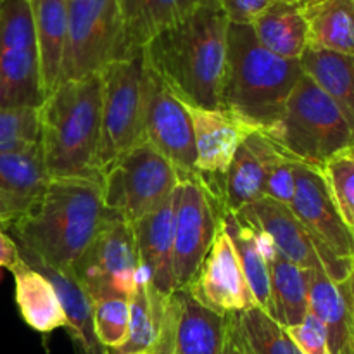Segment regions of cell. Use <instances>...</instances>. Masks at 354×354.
<instances>
[{"label": "cell", "mask_w": 354, "mask_h": 354, "mask_svg": "<svg viewBox=\"0 0 354 354\" xmlns=\"http://www.w3.org/2000/svg\"><path fill=\"white\" fill-rule=\"evenodd\" d=\"M107 214L100 180L50 178L9 228L24 263L73 270Z\"/></svg>", "instance_id": "obj_1"}, {"label": "cell", "mask_w": 354, "mask_h": 354, "mask_svg": "<svg viewBox=\"0 0 354 354\" xmlns=\"http://www.w3.org/2000/svg\"><path fill=\"white\" fill-rule=\"evenodd\" d=\"M227 31L228 19L221 7L203 3L149 41L145 64L185 102L221 109Z\"/></svg>", "instance_id": "obj_2"}, {"label": "cell", "mask_w": 354, "mask_h": 354, "mask_svg": "<svg viewBox=\"0 0 354 354\" xmlns=\"http://www.w3.org/2000/svg\"><path fill=\"white\" fill-rule=\"evenodd\" d=\"M303 76L301 62L263 47L251 24L228 23L221 109L252 130L272 131Z\"/></svg>", "instance_id": "obj_3"}, {"label": "cell", "mask_w": 354, "mask_h": 354, "mask_svg": "<svg viewBox=\"0 0 354 354\" xmlns=\"http://www.w3.org/2000/svg\"><path fill=\"white\" fill-rule=\"evenodd\" d=\"M40 149L50 178H97L102 114L100 73L66 80L40 106Z\"/></svg>", "instance_id": "obj_4"}, {"label": "cell", "mask_w": 354, "mask_h": 354, "mask_svg": "<svg viewBox=\"0 0 354 354\" xmlns=\"http://www.w3.org/2000/svg\"><path fill=\"white\" fill-rule=\"evenodd\" d=\"M268 135L294 161L317 169L354 144V131L344 114L304 73L287 99L279 124Z\"/></svg>", "instance_id": "obj_5"}, {"label": "cell", "mask_w": 354, "mask_h": 354, "mask_svg": "<svg viewBox=\"0 0 354 354\" xmlns=\"http://www.w3.org/2000/svg\"><path fill=\"white\" fill-rule=\"evenodd\" d=\"M178 183V171L171 162L145 142L120 156L100 175L107 213L130 225L171 199Z\"/></svg>", "instance_id": "obj_6"}, {"label": "cell", "mask_w": 354, "mask_h": 354, "mask_svg": "<svg viewBox=\"0 0 354 354\" xmlns=\"http://www.w3.org/2000/svg\"><path fill=\"white\" fill-rule=\"evenodd\" d=\"M102 114L95 171L99 176L120 156L142 142L145 106L144 52L118 59L100 71Z\"/></svg>", "instance_id": "obj_7"}, {"label": "cell", "mask_w": 354, "mask_h": 354, "mask_svg": "<svg viewBox=\"0 0 354 354\" xmlns=\"http://www.w3.org/2000/svg\"><path fill=\"white\" fill-rule=\"evenodd\" d=\"M289 209L313 239L328 279H348L354 270V230L342 220L320 169L296 162V192Z\"/></svg>", "instance_id": "obj_8"}, {"label": "cell", "mask_w": 354, "mask_h": 354, "mask_svg": "<svg viewBox=\"0 0 354 354\" xmlns=\"http://www.w3.org/2000/svg\"><path fill=\"white\" fill-rule=\"evenodd\" d=\"M73 272L92 301L102 297L130 299L140 272L133 225L107 214Z\"/></svg>", "instance_id": "obj_9"}, {"label": "cell", "mask_w": 354, "mask_h": 354, "mask_svg": "<svg viewBox=\"0 0 354 354\" xmlns=\"http://www.w3.org/2000/svg\"><path fill=\"white\" fill-rule=\"evenodd\" d=\"M121 59L118 0H68V40L61 82L100 73Z\"/></svg>", "instance_id": "obj_10"}, {"label": "cell", "mask_w": 354, "mask_h": 354, "mask_svg": "<svg viewBox=\"0 0 354 354\" xmlns=\"http://www.w3.org/2000/svg\"><path fill=\"white\" fill-rule=\"evenodd\" d=\"M220 227V207L199 178L182 180L173 197L175 290L194 280Z\"/></svg>", "instance_id": "obj_11"}, {"label": "cell", "mask_w": 354, "mask_h": 354, "mask_svg": "<svg viewBox=\"0 0 354 354\" xmlns=\"http://www.w3.org/2000/svg\"><path fill=\"white\" fill-rule=\"evenodd\" d=\"M142 142L171 162L180 182L199 178L194 128L185 104L147 64Z\"/></svg>", "instance_id": "obj_12"}, {"label": "cell", "mask_w": 354, "mask_h": 354, "mask_svg": "<svg viewBox=\"0 0 354 354\" xmlns=\"http://www.w3.org/2000/svg\"><path fill=\"white\" fill-rule=\"evenodd\" d=\"M185 290L197 303L220 315L242 313L258 306L234 244L221 223L199 272Z\"/></svg>", "instance_id": "obj_13"}, {"label": "cell", "mask_w": 354, "mask_h": 354, "mask_svg": "<svg viewBox=\"0 0 354 354\" xmlns=\"http://www.w3.org/2000/svg\"><path fill=\"white\" fill-rule=\"evenodd\" d=\"M277 151L279 144L265 131L254 130L242 140L225 175L211 185L203 183L220 211L239 213L244 206L261 199L266 168Z\"/></svg>", "instance_id": "obj_14"}, {"label": "cell", "mask_w": 354, "mask_h": 354, "mask_svg": "<svg viewBox=\"0 0 354 354\" xmlns=\"http://www.w3.org/2000/svg\"><path fill=\"white\" fill-rule=\"evenodd\" d=\"M182 102L192 121L197 176L204 185H211L225 175L239 145L254 130L225 109H204L183 99Z\"/></svg>", "instance_id": "obj_15"}, {"label": "cell", "mask_w": 354, "mask_h": 354, "mask_svg": "<svg viewBox=\"0 0 354 354\" xmlns=\"http://www.w3.org/2000/svg\"><path fill=\"white\" fill-rule=\"evenodd\" d=\"M235 214L256 232L265 234L273 245L297 266L311 272L324 270L313 239L289 206L261 197Z\"/></svg>", "instance_id": "obj_16"}, {"label": "cell", "mask_w": 354, "mask_h": 354, "mask_svg": "<svg viewBox=\"0 0 354 354\" xmlns=\"http://www.w3.org/2000/svg\"><path fill=\"white\" fill-rule=\"evenodd\" d=\"M308 311L324 324L330 354H354V270L334 282L324 270L310 273Z\"/></svg>", "instance_id": "obj_17"}, {"label": "cell", "mask_w": 354, "mask_h": 354, "mask_svg": "<svg viewBox=\"0 0 354 354\" xmlns=\"http://www.w3.org/2000/svg\"><path fill=\"white\" fill-rule=\"evenodd\" d=\"M121 59L142 54L149 41L203 6V0H118Z\"/></svg>", "instance_id": "obj_18"}, {"label": "cell", "mask_w": 354, "mask_h": 354, "mask_svg": "<svg viewBox=\"0 0 354 354\" xmlns=\"http://www.w3.org/2000/svg\"><path fill=\"white\" fill-rule=\"evenodd\" d=\"M254 230V228H252ZM256 232V230H254ZM268 263L270 275V317L282 327L289 328L301 324L308 315L310 297V273L290 261L273 245L261 232H256Z\"/></svg>", "instance_id": "obj_19"}, {"label": "cell", "mask_w": 354, "mask_h": 354, "mask_svg": "<svg viewBox=\"0 0 354 354\" xmlns=\"http://www.w3.org/2000/svg\"><path fill=\"white\" fill-rule=\"evenodd\" d=\"M175 197V194H173ZM173 197L133 225L140 275L165 296L175 292L173 277Z\"/></svg>", "instance_id": "obj_20"}, {"label": "cell", "mask_w": 354, "mask_h": 354, "mask_svg": "<svg viewBox=\"0 0 354 354\" xmlns=\"http://www.w3.org/2000/svg\"><path fill=\"white\" fill-rule=\"evenodd\" d=\"M173 354H221L227 315L197 303L185 289L175 290Z\"/></svg>", "instance_id": "obj_21"}, {"label": "cell", "mask_w": 354, "mask_h": 354, "mask_svg": "<svg viewBox=\"0 0 354 354\" xmlns=\"http://www.w3.org/2000/svg\"><path fill=\"white\" fill-rule=\"evenodd\" d=\"M41 88L48 97L61 83L68 40V0H31Z\"/></svg>", "instance_id": "obj_22"}, {"label": "cell", "mask_w": 354, "mask_h": 354, "mask_svg": "<svg viewBox=\"0 0 354 354\" xmlns=\"http://www.w3.org/2000/svg\"><path fill=\"white\" fill-rule=\"evenodd\" d=\"M28 265V263H26ZM31 268L38 270L48 279L64 310L68 328L75 342L76 354H106L107 349L99 342L93 328V304L86 290L76 279L73 270H55L50 266L31 263Z\"/></svg>", "instance_id": "obj_23"}, {"label": "cell", "mask_w": 354, "mask_h": 354, "mask_svg": "<svg viewBox=\"0 0 354 354\" xmlns=\"http://www.w3.org/2000/svg\"><path fill=\"white\" fill-rule=\"evenodd\" d=\"M16 286V304L23 320L33 330L48 334L68 328L64 310L47 277L21 259L10 268Z\"/></svg>", "instance_id": "obj_24"}, {"label": "cell", "mask_w": 354, "mask_h": 354, "mask_svg": "<svg viewBox=\"0 0 354 354\" xmlns=\"http://www.w3.org/2000/svg\"><path fill=\"white\" fill-rule=\"evenodd\" d=\"M251 28L263 47L283 59L299 61L308 48V24L303 2L275 0L256 17Z\"/></svg>", "instance_id": "obj_25"}, {"label": "cell", "mask_w": 354, "mask_h": 354, "mask_svg": "<svg viewBox=\"0 0 354 354\" xmlns=\"http://www.w3.org/2000/svg\"><path fill=\"white\" fill-rule=\"evenodd\" d=\"M44 100L37 47L0 48V109H40Z\"/></svg>", "instance_id": "obj_26"}, {"label": "cell", "mask_w": 354, "mask_h": 354, "mask_svg": "<svg viewBox=\"0 0 354 354\" xmlns=\"http://www.w3.org/2000/svg\"><path fill=\"white\" fill-rule=\"evenodd\" d=\"M308 47L354 55L353 0H306Z\"/></svg>", "instance_id": "obj_27"}, {"label": "cell", "mask_w": 354, "mask_h": 354, "mask_svg": "<svg viewBox=\"0 0 354 354\" xmlns=\"http://www.w3.org/2000/svg\"><path fill=\"white\" fill-rule=\"evenodd\" d=\"M301 68L341 109L354 131V55L308 47Z\"/></svg>", "instance_id": "obj_28"}, {"label": "cell", "mask_w": 354, "mask_h": 354, "mask_svg": "<svg viewBox=\"0 0 354 354\" xmlns=\"http://www.w3.org/2000/svg\"><path fill=\"white\" fill-rule=\"evenodd\" d=\"M220 223L227 230L234 244L256 304L263 311L270 313L268 263L259 244L258 234L249 225H245L237 214L228 213V211H220Z\"/></svg>", "instance_id": "obj_29"}, {"label": "cell", "mask_w": 354, "mask_h": 354, "mask_svg": "<svg viewBox=\"0 0 354 354\" xmlns=\"http://www.w3.org/2000/svg\"><path fill=\"white\" fill-rule=\"evenodd\" d=\"M50 182L40 144L23 151L0 152V190L35 201Z\"/></svg>", "instance_id": "obj_30"}, {"label": "cell", "mask_w": 354, "mask_h": 354, "mask_svg": "<svg viewBox=\"0 0 354 354\" xmlns=\"http://www.w3.org/2000/svg\"><path fill=\"white\" fill-rule=\"evenodd\" d=\"M239 320L251 354H303L287 328L259 306L239 313Z\"/></svg>", "instance_id": "obj_31"}, {"label": "cell", "mask_w": 354, "mask_h": 354, "mask_svg": "<svg viewBox=\"0 0 354 354\" xmlns=\"http://www.w3.org/2000/svg\"><path fill=\"white\" fill-rule=\"evenodd\" d=\"M93 328L100 344L111 351L127 342L130 328V304L127 297H102L92 301Z\"/></svg>", "instance_id": "obj_32"}, {"label": "cell", "mask_w": 354, "mask_h": 354, "mask_svg": "<svg viewBox=\"0 0 354 354\" xmlns=\"http://www.w3.org/2000/svg\"><path fill=\"white\" fill-rule=\"evenodd\" d=\"M37 47L35 21L28 0H0V48Z\"/></svg>", "instance_id": "obj_33"}, {"label": "cell", "mask_w": 354, "mask_h": 354, "mask_svg": "<svg viewBox=\"0 0 354 354\" xmlns=\"http://www.w3.org/2000/svg\"><path fill=\"white\" fill-rule=\"evenodd\" d=\"M40 144V111L0 109V152L23 151Z\"/></svg>", "instance_id": "obj_34"}, {"label": "cell", "mask_w": 354, "mask_h": 354, "mask_svg": "<svg viewBox=\"0 0 354 354\" xmlns=\"http://www.w3.org/2000/svg\"><path fill=\"white\" fill-rule=\"evenodd\" d=\"M320 171L342 220L354 230V158L342 152L332 158Z\"/></svg>", "instance_id": "obj_35"}, {"label": "cell", "mask_w": 354, "mask_h": 354, "mask_svg": "<svg viewBox=\"0 0 354 354\" xmlns=\"http://www.w3.org/2000/svg\"><path fill=\"white\" fill-rule=\"evenodd\" d=\"M296 162L287 152L279 145L266 168V180L263 197L272 199L275 203L289 206L296 192Z\"/></svg>", "instance_id": "obj_36"}, {"label": "cell", "mask_w": 354, "mask_h": 354, "mask_svg": "<svg viewBox=\"0 0 354 354\" xmlns=\"http://www.w3.org/2000/svg\"><path fill=\"white\" fill-rule=\"evenodd\" d=\"M287 332L303 354H330L327 330L324 324L310 311L301 324L289 327Z\"/></svg>", "instance_id": "obj_37"}, {"label": "cell", "mask_w": 354, "mask_h": 354, "mask_svg": "<svg viewBox=\"0 0 354 354\" xmlns=\"http://www.w3.org/2000/svg\"><path fill=\"white\" fill-rule=\"evenodd\" d=\"M275 0H218V6L227 16L228 23L252 24Z\"/></svg>", "instance_id": "obj_38"}, {"label": "cell", "mask_w": 354, "mask_h": 354, "mask_svg": "<svg viewBox=\"0 0 354 354\" xmlns=\"http://www.w3.org/2000/svg\"><path fill=\"white\" fill-rule=\"evenodd\" d=\"M221 354H251L248 344H245L244 334H242L239 313L227 315V327H225V341Z\"/></svg>", "instance_id": "obj_39"}, {"label": "cell", "mask_w": 354, "mask_h": 354, "mask_svg": "<svg viewBox=\"0 0 354 354\" xmlns=\"http://www.w3.org/2000/svg\"><path fill=\"white\" fill-rule=\"evenodd\" d=\"M33 201L23 199V197L12 196V194H7L3 190H0V220L6 223V227L9 228V225L14 220L21 216L23 213H26L28 207L31 206Z\"/></svg>", "instance_id": "obj_40"}, {"label": "cell", "mask_w": 354, "mask_h": 354, "mask_svg": "<svg viewBox=\"0 0 354 354\" xmlns=\"http://www.w3.org/2000/svg\"><path fill=\"white\" fill-rule=\"evenodd\" d=\"M17 261H21L17 244L6 234V228L0 227V268L10 270Z\"/></svg>", "instance_id": "obj_41"}, {"label": "cell", "mask_w": 354, "mask_h": 354, "mask_svg": "<svg viewBox=\"0 0 354 354\" xmlns=\"http://www.w3.org/2000/svg\"><path fill=\"white\" fill-rule=\"evenodd\" d=\"M204 3H211V6H218V0H203Z\"/></svg>", "instance_id": "obj_42"}, {"label": "cell", "mask_w": 354, "mask_h": 354, "mask_svg": "<svg viewBox=\"0 0 354 354\" xmlns=\"http://www.w3.org/2000/svg\"><path fill=\"white\" fill-rule=\"evenodd\" d=\"M348 154L349 156H353V158H354V144L351 145V147H349V151H348Z\"/></svg>", "instance_id": "obj_43"}, {"label": "cell", "mask_w": 354, "mask_h": 354, "mask_svg": "<svg viewBox=\"0 0 354 354\" xmlns=\"http://www.w3.org/2000/svg\"><path fill=\"white\" fill-rule=\"evenodd\" d=\"M0 227H3V228H7V227H6V223H3V221H2V220H0Z\"/></svg>", "instance_id": "obj_44"}, {"label": "cell", "mask_w": 354, "mask_h": 354, "mask_svg": "<svg viewBox=\"0 0 354 354\" xmlns=\"http://www.w3.org/2000/svg\"><path fill=\"white\" fill-rule=\"evenodd\" d=\"M292 2H306V0H292Z\"/></svg>", "instance_id": "obj_45"}, {"label": "cell", "mask_w": 354, "mask_h": 354, "mask_svg": "<svg viewBox=\"0 0 354 354\" xmlns=\"http://www.w3.org/2000/svg\"><path fill=\"white\" fill-rule=\"evenodd\" d=\"M130 354H147V353H130Z\"/></svg>", "instance_id": "obj_46"}, {"label": "cell", "mask_w": 354, "mask_h": 354, "mask_svg": "<svg viewBox=\"0 0 354 354\" xmlns=\"http://www.w3.org/2000/svg\"><path fill=\"white\" fill-rule=\"evenodd\" d=\"M28 2H31V0H28Z\"/></svg>", "instance_id": "obj_47"}, {"label": "cell", "mask_w": 354, "mask_h": 354, "mask_svg": "<svg viewBox=\"0 0 354 354\" xmlns=\"http://www.w3.org/2000/svg\"><path fill=\"white\" fill-rule=\"evenodd\" d=\"M353 3H354V0H353Z\"/></svg>", "instance_id": "obj_48"}]
</instances>
